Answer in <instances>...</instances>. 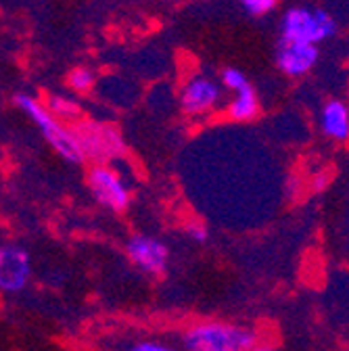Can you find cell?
Here are the masks:
<instances>
[{
  "label": "cell",
  "mask_w": 349,
  "mask_h": 351,
  "mask_svg": "<svg viewBox=\"0 0 349 351\" xmlns=\"http://www.w3.org/2000/svg\"><path fill=\"white\" fill-rule=\"evenodd\" d=\"M180 343L184 351H251L259 343L255 328L228 320H197L191 322Z\"/></svg>",
  "instance_id": "1"
},
{
  "label": "cell",
  "mask_w": 349,
  "mask_h": 351,
  "mask_svg": "<svg viewBox=\"0 0 349 351\" xmlns=\"http://www.w3.org/2000/svg\"><path fill=\"white\" fill-rule=\"evenodd\" d=\"M82 159L95 163H117L128 155L125 138L115 123L95 117H82L73 123Z\"/></svg>",
  "instance_id": "2"
},
{
  "label": "cell",
  "mask_w": 349,
  "mask_h": 351,
  "mask_svg": "<svg viewBox=\"0 0 349 351\" xmlns=\"http://www.w3.org/2000/svg\"><path fill=\"white\" fill-rule=\"evenodd\" d=\"M13 101H15L17 109H21L29 117V121L40 130L42 138L55 149V153L59 157H63L69 163H82L84 161L80 147H77V141H75L73 125L55 117L49 111V107L45 105V101H40L38 97H32V95H25V93L15 95Z\"/></svg>",
  "instance_id": "3"
},
{
  "label": "cell",
  "mask_w": 349,
  "mask_h": 351,
  "mask_svg": "<svg viewBox=\"0 0 349 351\" xmlns=\"http://www.w3.org/2000/svg\"><path fill=\"white\" fill-rule=\"evenodd\" d=\"M224 88L215 75L203 69L189 71L178 88V105L184 117L201 121L224 107Z\"/></svg>",
  "instance_id": "4"
},
{
  "label": "cell",
  "mask_w": 349,
  "mask_h": 351,
  "mask_svg": "<svg viewBox=\"0 0 349 351\" xmlns=\"http://www.w3.org/2000/svg\"><path fill=\"white\" fill-rule=\"evenodd\" d=\"M337 32V19L320 7L295 5L289 7L280 17V40L320 47L322 42L330 40Z\"/></svg>",
  "instance_id": "5"
},
{
  "label": "cell",
  "mask_w": 349,
  "mask_h": 351,
  "mask_svg": "<svg viewBox=\"0 0 349 351\" xmlns=\"http://www.w3.org/2000/svg\"><path fill=\"white\" fill-rule=\"evenodd\" d=\"M86 186H88L93 199L113 211L121 213L130 207L132 201V189L130 180L123 176V171L115 163H95L86 171Z\"/></svg>",
  "instance_id": "6"
},
{
  "label": "cell",
  "mask_w": 349,
  "mask_h": 351,
  "mask_svg": "<svg viewBox=\"0 0 349 351\" xmlns=\"http://www.w3.org/2000/svg\"><path fill=\"white\" fill-rule=\"evenodd\" d=\"M34 268L25 247L17 243L0 245V293L17 295L27 289Z\"/></svg>",
  "instance_id": "7"
},
{
  "label": "cell",
  "mask_w": 349,
  "mask_h": 351,
  "mask_svg": "<svg viewBox=\"0 0 349 351\" xmlns=\"http://www.w3.org/2000/svg\"><path fill=\"white\" fill-rule=\"evenodd\" d=\"M125 255L143 274L159 276L169 266V247L151 234H132L125 243Z\"/></svg>",
  "instance_id": "8"
},
{
  "label": "cell",
  "mask_w": 349,
  "mask_h": 351,
  "mask_svg": "<svg viewBox=\"0 0 349 351\" xmlns=\"http://www.w3.org/2000/svg\"><path fill=\"white\" fill-rule=\"evenodd\" d=\"M318 61H320V47H314V44L291 42V40H278L276 44V53H274L276 69L291 80H301L305 75H310L318 65Z\"/></svg>",
  "instance_id": "9"
},
{
  "label": "cell",
  "mask_w": 349,
  "mask_h": 351,
  "mask_svg": "<svg viewBox=\"0 0 349 351\" xmlns=\"http://www.w3.org/2000/svg\"><path fill=\"white\" fill-rule=\"evenodd\" d=\"M320 134L335 145H349V103L343 99H326L318 111Z\"/></svg>",
  "instance_id": "10"
},
{
  "label": "cell",
  "mask_w": 349,
  "mask_h": 351,
  "mask_svg": "<svg viewBox=\"0 0 349 351\" xmlns=\"http://www.w3.org/2000/svg\"><path fill=\"white\" fill-rule=\"evenodd\" d=\"M224 113L230 121L237 123H249L259 117L261 101L251 82L230 93V99L224 103Z\"/></svg>",
  "instance_id": "11"
},
{
  "label": "cell",
  "mask_w": 349,
  "mask_h": 351,
  "mask_svg": "<svg viewBox=\"0 0 349 351\" xmlns=\"http://www.w3.org/2000/svg\"><path fill=\"white\" fill-rule=\"evenodd\" d=\"M45 105L49 107V111L59 117L61 121L73 125L75 121H80L84 117V109L80 105V101L71 95H63V93H53L47 97Z\"/></svg>",
  "instance_id": "12"
},
{
  "label": "cell",
  "mask_w": 349,
  "mask_h": 351,
  "mask_svg": "<svg viewBox=\"0 0 349 351\" xmlns=\"http://www.w3.org/2000/svg\"><path fill=\"white\" fill-rule=\"evenodd\" d=\"M97 84H99L97 73L91 67H86V65H75L65 75V86L69 88V93L75 95V97L91 95L97 88Z\"/></svg>",
  "instance_id": "13"
},
{
  "label": "cell",
  "mask_w": 349,
  "mask_h": 351,
  "mask_svg": "<svg viewBox=\"0 0 349 351\" xmlns=\"http://www.w3.org/2000/svg\"><path fill=\"white\" fill-rule=\"evenodd\" d=\"M239 3L249 17L259 19V17H266V15L274 13L280 0H239Z\"/></svg>",
  "instance_id": "14"
},
{
  "label": "cell",
  "mask_w": 349,
  "mask_h": 351,
  "mask_svg": "<svg viewBox=\"0 0 349 351\" xmlns=\"http://www.w3.org/2000/svg\"><path fill=\"white\" fill-rule=\"evenodd\" d=\"M217 80H220V84H222V88L226 93H232V90H237V88L249 84L247 73L241 71L239 67H224L220 71V75H217Z\"/></svg>",
  "instance_id": "15"
},
{
  "label": "cell",
  "mask_w": 349,
  "mask_h": 351,
  "mask_svg": "<svg viewBox=\"0 0 349 351\" xmlns=\"http://www.w3.org/2000/svg\"><path fill=\"white\" fill-rule=\"evenodd\" d=\"M121 351H184V349L171 343H165V341H157V339H141V341L125 345Z\"/></svg>",
  "instance_id": "16"
},
{
  "label": "cell",
  "mask_w": 349,
  "mask_h": 351,
  "mask_svg": "<svg viewBox=\"0 0 349 351\" xmlns=\"http://www.w3.org/2000/svg\"><path fill=\"white\" fill-rule=\"evenodd\" d=\"M184 230H186V237L195 243H207L209 241V228L201 222V219H191Z\"/></svg>",
  "instance_id": "17"
},
{
  "label": "cell",
  "mask_w": 349,
  "mask_h": 351,
  "mask_svg": "<svg viewBox=\"0 0 349 351\" xmlns=\"http://www.w3.org/2000/svg\"><path fill=\"white\" fill-rule=\"evenodd\" d=\"M251 351H278V349L274 345H268V343H255L251 347Z\"/></svg>",
  "instance_id": "18"
},
{
  "label": "cell",
  "mask_w": 349,
  "mask_h": 351,
  "mask_svg": "<svg viewBox=\"0 0 349 351\" xmlns=\"http://www.w3.org/2000/svg\"><path fill=\"white\" fill-rule=\"evenodd\" d=\"M347 103H349V86H347Z\"/></svg>",
  "instance_id": "19"
}]
</instances>
